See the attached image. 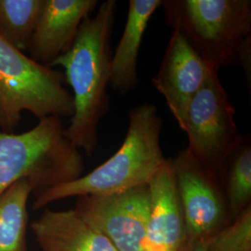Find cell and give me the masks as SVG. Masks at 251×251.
<instances>
[{"mask_svg": "<svg viewBox=\"0 0 251 251\" xmlns=\"http://www.w3.org/2000/svg\"><path fill=\"white\" fill-rule=\"evenodd\" d=\"M117 5L116 0H106L95 16L84 19L71 49L50 65L63 67L73 90L75 111L64 134L87 156L97 148L100 123L109 111L111 37Z\"/></svg>", "mask_w": 251, "mask_h": 251, "instance_id": "cell-1", "label": "cell"}, {"mask_svg": "<svg viewBox=\"0 0 251 251\" xmlns=\"http://www.w3.org/2000/svg\"><path fill=\"white\" fill-rule=\"evenodd\" d=\"M162 125L153 104L132 108L125 140L118 151L90 173L47 190L35 198L32 208H44L73 197L104 196L148 185L166 161L160 144Z\"/></svg>", "mask_w": 251, "mask_h": 251, "instance_id": "cell-2", "label": "cell"}, {"mask_svg": "<svg viewBox=\"0 0 251 251\" xmlns=\"http://www.w3.org/2000/svg\"><path fill=\"white\" fill-rule=\"evenodd\" d=\"M161 7L167 25L211 68L239 65L251 78V0H166Z\"/></svg>", "mask_w": 251, "mask_h": 251, "instance_id": "cell-3", "label": "cell"}, {"mask_svg": "<svg viewBox=\"0 0 251 251\" xmlns=\"http://www.w3.org/2000/svg\"><path fill=\"white\" fill-rule=\"evenodd\" d=\"M84 170L83 156L64 134L61 117H46L21 134L0 131V195L25 179L36 198L78 179Z\"/></svg>", "mask_w": 251, "mask_h": 251, "instance_id": "cell-4", "label": "cell"}, {"mask_svg": "<svg viewBox=\"0 0 251 251\" xmlns=\"http://www.w3.org/2000/svg\"><path fill=\"white\" fill-rule=\"evenodd\" d=\"M63 72L33 61L0 36V131L14 133L24 112L38 121L72 117L74 99Z\"/></svg>", "mask_w": 251, "mask_h": 251, "instance_id": "cell-5", "label": "cell"}, {"mask_svg": "<svg viewBox=\"0 0 251 251\" xmlns=\"http://www.w3.org/2000/svg\"><path fill=\"white\" fill-rule=\"evenodd\" d=\"M235 109L213 69L189 104L182 131L192 154L215 178L244 136L234 121Z\"/></svg>", "mask_w": 251, "mask_h": 251, "instance_id": "cell-6", "label": "cell"}, {"mask_svg": "<svg viewBox=\"0 0 251 251\" xmlns=\"http://www.w3.org/2000/svg\"><path fill=\"white\" fill-rule=\"evenodd\" d=\"M75 210L117 251H144L150 215L148 185L104 196L79 197Z\"/></svg>", "mask_w": 251, "mask_h": 251, "instance_id": "cell-7", "label": "cell"}, {"mask_svg": "<svg viewBox=\"0 0 251 251\" xmlns=\"http://www.w3.org/2000/svg\"><path fill=\"white\" fill-rule=\"evenodd\" d=\"M172 160L186 241L202 240L223 224L228 205L218 179L192 154L188 148Z\"/></svg>", "mask_w": 251, "mask_h": 251, "instance_id": "cell-8", "label": "cell"}, {"mask_svg": "<svg viewBox=\"0 0 251 251\" xmlns=\"http://www.w3.org/2000/svg\"><path fill=\"white\" fill-rule=\"evenodd\" d=\"M213 69L179 30L172 29L161 65L152 82L164 97L180 130L191 100Z\"/></svg>", "mask_w": 251, "mask_h": 251, "instance_id": "cell-9", "label": "cell"}, {"mask_svg": "<svg viewBox=\"0 0 251 251\" xmlns=\"http://www.w3.org/2000/svg\"><path fill=\"white\" fill-rule=\"evenodd\" d=\"M98 4V0H45L28 49L29 57L50 67L71 49L82 22Z\"/></svg>", "mask_w": 251, "mask_h": 251, "instance_id": "cell-10", "label": "cell"}, {"mask_svg": "<svg viewBox=\"0 0 251 251\" xmlns=\"http://www.w3.org/2000/svg\"><path fill=\"white\" fill-rule=\"evenodd\" d=\"M150 215L144 251H182L185 227L171 159L148 183Z\"/></svg>", "mask_w": 251, "mask_h": 251, "instance_id": "cell-11", "label": "cell"}, {"mask_svg": "<svg viewBox=\"0 0 251 251\" xmlns=\"http://www.w3.org/2000/svg\"><path fill=\"white\" fill-rule=\"evenodd\" d=\"M32 230L42 251H117L75 209L47 208L33 222Z\"/></svg>", "mask_w": 251, "mask_h": 251, "instance_id": "cell-12", "label": "cell"}, {"mask_svg": "<svg viewBox=\"0 0 251 251\" xmlns=\"http://www.w3.org/2000/svg\"><path fill=\"white\" fill-rule=\"evenodd\" d=\"M161 0H129L125 28L111 58L109 86L126 94L139 85L138 56L144 33Z\"/></svg>", "mask_w": 251, "mask_h": 251, "instance_id": "cell-13", "label": "cell"}, {"mask_svg": "<svg viewBox=\"0 0 251 251\" xmlns=\"http://www.w3.org/2000/svg\"><path fill=\"white\" fill-rule=\"evenodd\" d=\"M32 193L24 179L0 195V251H26L27 202Z\"/></svg>", "mask_w": 251, "mask_h": 251, "instance_id": "cell-14", "label": "cell"}, {"mask_svg": "<svg viewBox=\"0 0 251 251\" xmlns=\"http://www.w3.org/2000/svg\"><path fill=\"white\" fill-rule=\"evenodd\" d=\"M44 4L45 0H0V36L25 53Z\"/></svg>", "mask_w": 251, "mask_h": 251, "instance_id": "cell-15", "label": "cell"}, {"mask_svg": "<svg viewBox=\"0 0 251 251\" xmlns=\"http://www.w3.org/2000/svg\"><path fill=\"white\" fill-rule=\"evenodd\" d=\"M224 165L228 166L225 186V198L233 218L240 215L251 206V144L244 136L241 143L230 153Z\"/></svg>", "mask_w": 251, "mask_h": 251, "instance_id": "cell-16", "label": "cell"}, {"mask_svg": "<svg viewBox=\"0 0 251 251\" xmlns=\"http://www.w3.org/2000/svg\"><path fill=\"white\" fill-rule=\"evenodd\" d=\"M206 251H251V206L233 225L206 238Z\"/></svg>", "mask_w": 251, "mask_h": 251, "instance_id": "cell-17", "label": "cell"}, {"mask_svg": "<svg viewBox=\"0 0 251 251\" xmlns=\"http://www.w3.org/2000/svg\"><path fill=\"white\" fill-rule=\"evenodd\" d=\"M182 251H206V239L185 241Z\"/></svg>", "mask_w": 251, "mask_h": 251, "instance_id": "cell-18", "label": "cell"}]
</instances>
